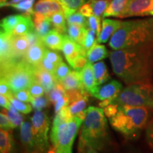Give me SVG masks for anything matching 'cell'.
<instances>
[{
  "label": "cell",
  "instance_id": "cell-1",
  "mask_svg": "<svg viewBox=\"0 0 153 153\" xmlns=\"http://www.w3.org/2000/svg\"><path fill=\"white\" fill-rule=\"evenodd\" d=\"M109 57L113 71L127 85L152 82L153 50H114L110 53Z\"/></svg>",
  "mask_w": 153,
  "mask_h": 153
},
{
  "label": "cell",
  "instance_id": "cell-2",
  "mask_svg": "<svg viewBox=\"0 0 153 153\" xmlns=\"http://www.w3.org/2000/svg\"><path fill=\"white\" fill-rule=\"evenodd\" d=\"M114 50L147 48L153 50V17L123 22L109 41Z\"/></svg>",
  "mask_w": 153,
  "mask_h": 153
},
{
  "label": "cell",
  "instance_id": "cell-3",
  "mask_svg": "<svg viewBox=\"0 0 153 153\" xmlns=\"http://www.w3.org/2000/svg\"><path fill=\"white\" fill-rule=\"evenodd\" d=\"M80 136L99 152H106L111 149L113 143L103 108L94 106L87 108Z\"/></svg>",
  "mask_w": 153,
  "mask_h": 153
},
{
  "label": "cell",
  "instance_id": "cell-4",
  "mask_svg": "<svg viewBox=\"0 0 153 153\" xmlns=\"http://www.w3.org/2000/svg\"><path fill=\"white\" fill-rule=\"evenodd\" d=\"M150 110L144 107L119 106L117 114L110 118V123L126 138L133 139L148 125Z\"/></svg>",
  "mask_w": 153,
  "mask_h": 153
},
{
  "label": "cell",
  "instance_id": "cell-5",
  "mask_svg": "<svg viewBox=\"0 0 153 153\" xmlns=\"http://www.w3.org/2000/svg\"><path fill=\"white\" fill-rule=\"evenodd\" d=\"M36 67L23 59L1 64V79L8 84L13 93L28 89L36 81Z\"/></svg>",
  "mask_w": 153,
  "mask_h": 153
},
{
  "label": "cell",
  "instance_id": "cell-6",
  "mask_svg": "<svg viewBox=\"0 0 153 153\" xmlns=\"http://www.w3.org/2000/svg\"><path fill=\"white\" fill-rule=\"evenodd\" d=\"M114 103L122 105L144 107L153 111V85L134 84L124 88Z\"/></svg>",
  "mask_w": 153,
  "mask_h": 153
},
{
  "label": "cell",
  "instance_id": "cell-7",
  "mask_svg": "<svg viewBox=\"0 0 153 153\" xmlns=\"http://www.w3.org/2000/svg\"><path fill=\"white\" fill-rule=\"evenodd\" d=\"M83 120L74 116L71 120L53 126L51 140L56 153H72V145Z\"/></svg>",
  "mask_w": 153,
  "mask_h": 153
},
{
  "label": "cell",
  "instance_id": "cell-8",
  "mask_svg": "<svg viewBox=\"0 0 153 153\" xmlns=\"http://www.w3.org/2000/svg\"><path fill=\"white\" fill-rule=\"evenodd\" d=\"M32 128L36 146L41 153H48L49 150V119L45 112L36 110L31 118Z\"/></svg>",
  "mask_w": 153,
  "mask_h": 153
},
{
  "label": "cell",
  "instance_id": "cell-9",
  "mask_svg": "<svg viewBox=\"0 0 153 153\" xmlns=\"http://www.w3.org/2000/svg\"><path fill=\"white\" fill-rule=\"evenodd\" d=\"M153 8V0H128L127 5L119 18L148 16Z\"/></svg>",
  "mask_w": 153,
  "mask_h": 153
},
{
  "label": "cell",
  "instance_id": "cell-10",
  "mask_svg": "<svg viewBox=\"0 0 153 153\" xmlns=\"http://www.w3.org/2000/svg\"><path fill=\"white\" fill-rule=\"evenodd\" d=\"M20 139L24 153H41L36 146L32 123L24 121L20 128Z\"/></svg>",
  "mask_w": 153,
  "mask_h": 153
},
{
  "label": "cell",
  "instance_id": "cell-11",
  "mask_svg": "<svg viewBox=\"0 0 153 153\" xmlns=\"http://www.w3.org/2000/svg\"><path fill=\"white\" fill-rule=\"evenodd\" d=\"M123 89V85L120 82L116 80H112L102 87H99L97 91L94 94L93 97L101 101L112 99L114 102Z\"/></svg>",
  "mask_w": 153,
  "mask_h": 153
},
{
  "label": "cell",
  "instance_id": "cell-12",
  "mask_svg": "<svg viewBox=\"0 0 153 153\" xmlns=\"http://www.w3.org/2000/svg\"><path fill=\"white\" fill-rule=\"evenodd\" d=\"M12 34L1 30L0 33V57L1 64L14 61L16 59L12 46Z\"/></svg>",
  "mask_w": 153,
  "mask_h": 153
},
{
  "label": "cell",
  "instance_id": "cell-13",
  "mask_svg": "<svg viewBox=\"0 0 153 153\" xmlns=\"http://www.w3.org/2000/svg\"><path fill=\"white\" fill-rule=\"evenodd\" d=\"M123 22L116 19H103L101 24V30L100 34L97 37V43H105L111 38L113 35L116 33L121 26Z\"/></svg>",
  "mask_w": 153,
  "mask_h": 153
},
{
  "label": "cell",
  "instance_id": "cell-14",
  "mask_svg": "<svg viewBox=\"0 0 153 153\" xmlns=\"http://www.w3.org/2000/svg\"><path fill=\"white\" fill-rule=\"evenodd\" d=\"M33 14H41L51 17L57 12L63 11L62 7L55 0H38L33 6Z\"/></svg>",
  "mask_w": 153,
  "mask_h": 153
},
{
  "label": "cell",
  "instance_id": "cell-15",
  "mask_svg": "<svg viewBox=\"0 0 153 153\" xmlns=\"http://www.w3.org/2000/svg\"><path fill=\"white\" fill-rule=\"evenodd\" d=\"M45 49L46 48L43 44V41H41L39 43L30 46L25 55L24 59L30 65L33 67L39 66L44 56Z\"/></svg>",
  "mask_w": 153,
  "mask_h": 153
},
{
  "label": "cell",
  "instance_id": "cell-16",
  "mask_svg": "<svg viewBox=\"0 0 153 153\" xmlns=\"http://www.w3.org/2000/svg\"><path fill=\"white\" fill-rule=\"evenodd\" d=\"M35 76L36 81L44 88L46 94L52 90L57 82L53 73L44 70L40 65L36 67Z\"/></svg>",
  "mask_w": 153,
  "mask_h": 153
},
{
  "label": "cell",
  "instance_id": "cell-17",
  "mask_svg": "<svg viewBox=\"0 0 153 153\" xmlns=\"http://www.w3.org/2000/svg\"><path fill=\"white\" fill-rule=\"evenodd\" d=\"M80 73H81L82 81L84 87L91 96H93L94 94L97 91L99 87L96 82L94 75L93 67L91 65V63L88 62L87 65L80 72Z\"/></svg>",
  "mask_w": 153,
  "mask_h": 153
},
{
  "label": "cell",
  "instance_id": "cell-18",
  "mask_svg": "<svg viewBox=\"0 0 153 153\" xmlns=\"http://www.w3.org/2000/svg\"><path fill=\"white\" fill-rule=\"evenodd\" d=\"M65 36L53 29L45 37L42 38V41L45 46L53 51H62L64 43Z\"/></svg>",
  "mask_w": 153,
  "mask_h": 153
},
{
  "label": "cell",
  "instance_id": "cell-19",
  "mask_svg": "<svg viewBox=\"0 0 153 153\" xmlns=\"http://www.w3.org/2000/svg\"><path fill=\"white\" fill-rule=\"evenodd\" d=\"M31 15L23 14V17L12 32L13 36H26L30 32L35 30V24Z\"/></svg>",
  "mask_w": 153,
  "mask_h": 153
},
{
  "label": "cell",
  "instance_id": "cell-20",
  "mask_svg": "<svg viewBox=\"0 0 153 153\" xmlns=\"http://www.w3.org/2000/svg\"><path fill=\"white\" fill-rule=\"evenodd\" d=\"M12 46L16 59H23L30 48L26 36H13Z\"/></svg>",
  "mask_w": 153,
  "mask_h": 153
},
{
  "label": "cell",
  "instance_id": "cell-21",
  "mask_svg": "<svg viewBox=\"0 0 153 153\" xmlns=\"http://www.w3.org/2000/svg\"><path fill=\"white\" fill-rule=\"evenodd\" d=\"M60 82L66 91L85 87L82 81L81 73L76 70H72Z\"/></svg>",
  "mask_w": 153,
  "mask_h": 153
},
{
  "label": "cell",
  "instance_id": "cell-22",
  "mask_svg": "<svg viewBox=\"0 0 153 153\" xmlns=\"http://www.w3.org/2000/svg\"><path fill=\"white\" fill-rule=\"evenodd\" d=\"M87 27L78 24H68V36L72 41H75L80 45H83L87 33Z\"/></svg>",
  "mask_w": 153,
  "mask_h": 153
},
{
  "label": "cell",
  "instance_id": "cell-23",
  "mask_svg": "<svg viewBox=\"0 0 153 153\" xmlns=\"http://www.w3.org/2000/svg\"><path fill=\"white\" fill-rule=\"evenodd\" d=\"M128 0H111L109 5L106 9L103 16V19L106 17H118L120 16Z\"/></svg>",
  "mask_w": 153,
  "mask_h": 153
},
{
  "label": "cell",
  "instance_id": "cell-24",
  "mask_svg": "<svg viewBox=\"0 0 153 153\" xmlns=\"http://www.w3.org/2000/svg\"><path fill=\"white\" fill-rule=\"evenodd\" d=\"M108 55V51L104 45L96 43L94 46L88 51L87 57L89 62L94 63L106 58Z\"/></svg>",
  "mask_w": 153,
  "mask_h": 153
},
{
  "label": "cell",
  "instance_id": "cell-25",
  "mask_svg": "<svg viewBox=\"0 0 153 153\" xmlns=\"http://www.w3.org/2000/svg\"><path fill=\"white\" fill-rule=\"evenodd\" d=\"M14 139L10 131L1 129L0 132V153H12Z\"/></svg>",
  "mask_w": 153,
  "mask_h": 153
},
{
  "label": "cell",
  "instance_id": "cell-26",
  "mask_svg": "<svg viewBox=\"0 0 153 153\" xmlns=\"http://www.w3.org/2000/svg\"><path fill=\"white\" fill-rule=\"evenodd\" d=\"M93 67L94 75L97 85H101L109 79L110 76L108 69L104 62H98L95 63Z\"/></svg>",
  "mask_w": 153,
  "mask_h": 153
},
{
  "label": "cell",
  "instance_id": "cell-27",
  "mask_svg": "<svg viewBox=\"0 0 153 153\" xmlns=\"http://www.w3.org/2000/svg\"><path fill=\"white\" fill-rule=\"evenodd\" d=\"M50 19L52 23L53 29L57 30L62 35H67L66 33L68 32V28L66 25L67 20L65 15L63 11L55 13L50 17Z\"/></svg>",
  "mask_w": 153,
  "mask_h": 153
},
{
  "label": "cell",
  "instance_id": "cell-28",
  "mask_svg": "<svg viewBox=\"0 0 153 153\" xmlns=\"http://www.w3.org/2000/svg\"><path fill=\"white\" fill-rule=\"evenodd\" d=\"M23 17L22 14H14L9 15V16H6L5 18L1 20V30L5 32V33L12 34L13 30L14 28L18 24L19 21L22 19Z\"/></svg>",
  "mask_w": 153,
  "mask_h": 153
},
{
  "label": "cell",
  "instance_id": "cell-29",
  "mask_svg": "<svg viewBox=\"0 0 153 153\" xmlns=\"http://www.w3.org/2000/svg\"><path fill=\"white\" fill-rule=\"evenodd\" d=\"M58 1L62 7L63 12L65 17L72 13L76 12L87 0H55Z\"/></svg>",
  "mask_w": 153,
  "mask_h": 153
},
{
  "label": "cell",
  "instance_id": "cell-30",
  "mask_svg": "<svg viewBox=\"0 0 153 153\" xmlns=\"http://www.w3.org/2000/svg\"><path fill=\"white\" fill-rule=\"evenodd\" d=\"M34 24H35L36 33L41 39L45 37L51 30H52L51 28L53 27V25L50 17H46L41 21L35 22Z\"/></svg>",
  "mask_w": 153,
  "mask_h": 153
},
{
  "label": "cell",
  "instance_id": "cell-31",
  "mask_svg": "<svg viewBox=\"0 0 153 153\" xmlns=\"http://www.w3.org/2000/svg\"><path fill=\"white\" fill-rule=\"evenodd\" d=\"M93 9L94 15L98 18H103L104 14L110 4V0H88Z\"/></svg>",
  "mask_w": 153,
  "mask_h": 153
},
{
  "label": "cell",
  "instance_id": "cell-32",
  "mask_svg": "<svg viewBox=\"0 0 153 153\" xmlns=\"http://www.w3.org/2000/svg\"><path fill=\"white\" fill-rule=\"evenodd\" d=\"M4 113V114L8 116L9 119L14 125V128L18 127V126H21L22 124L24 122V118L23 116L19 113V111L16 109L15 107L11 104L10 108L9 109H1V111Z\"/></svg>",
  "mask_w": 153,
  "mask_h": 153
},
{
  "label": "cell",
  "instance_id": "cell-33",
  "mask_svg": "<svg viewBox=\"0 0 153 153\" xmlns=\"http://www.w3.org/2000/svg\"><path fill=\"white\" fill-rule=\"evenodd\" d=\"M88 99H89V97H83L77 99V100L73 101V102L70 103L68 107L72 116H76V115L79 113L85 110Z\"/></svg>",
  "mask_w": 153,
  "mask_h": 153
},
{
  "label": "cell",
  "instance_id": "cell-34",
  "mask_svg": "<svg viewBox=\"0 0 153 153\" xmlns=\"http://www.w3.org/2000/svg\"><path fill=\"white\" fill-rule=\"evenodd\" d=\"M34 2H35V0H22L20 2L12 4L11 7L21 11V12H23L24 14L31 15L33 16Z\"/></svg>",
  "mask_w": 153,
  "mask_h": 153
},
{
  "label": "cell",
  "instance_id": "cell-35",
  "mask_svg": "<svg viewBox=\"0 0 153 153\" xmlns=\"http://www.w3.org/2000/svg\"><path fill=\"white\" fill-rule=\"evenodd\" d=\"M66 20L68 24H78L85 27H87V17L80 14L78 11L67 16Z\"/></svg>",
  "mask_w": 153,
  "mask_h": 153
},
{
  "label": "cell",
  "instance_id": "cell-36",
  "mask_svg": "<svg viewBox=\"0 0 153 153\" xmlns=\"http://www.w3.org/2000/svg\"><path fill=\"white\" fill-rule=\"evenodd\" d=\"M11 104L14 106L19 112H22V114H28L31 112L33 109V106H31L30 104H27V102H24L19 99H17L14 96L9 98Z\"/></svg>",
  "mask_w": 153,
  "mask_h": 153
},
{
  "label": "cell",
  "instance_id": "cell-37",
  "mask_svg": "<svg viewBox=\"0 0 153 153\" xmlns=\"http://www.w3.org/2000/svg\"><path fill=\"white\" fill-rule=\"evenodd\" d=\"M71 71L72 70L65 63L62 62L56 67L53 75L57 82H61Z\"/></svg>",
  "mask_w": 153,
  "mask_h": 153
},
{
  "label": "cell",
  "instance_id": "cell-38",
  "mask_svg": "<svg viewBox=\"0 0 153 153\" xmlns=\"http://www.w3.org/2000/svg\"><path fill=\"white\" fill-rule=\"evenodd\" d=\"M96 36H97V35L94 30H91L89 28H87V33H86L85 41H84L82 46L85 48L87 53L94 46V45L97 43V39H96Z\"/></svg>",
  "mask_w": 153,
  "mask_h": 153
},
{
  "label": "cell",
  "instance_id": "cell-39",
  "mask_svg": "<svg viewBox=\"0 0 153 153\" xmlns=\"http://www.w3.org/2000/svg\"><path fill=\"white\" fill-rule=\"evenodd\" d=\"M87 28H89L91 30H94L96 33H97V37H98L101 30V19L98 18L94 15L87 18Z\"/></svg>",
  "mask_w": 153,
  "mask_h": 153
},
{
  "label": "cell",
  "instance_id": "cell-40",
  "mask_svg": "<svg viewBox=\"0 0 153 153\" xmlns=\"http://www.w3.org/2000/svg\"><path fill=\"white\" fill-rule=\"evenodd\" d=\"M44 57H46L50 62H53V64L56 65L57 66L60 62H63L62 58L61 55L56 51H53V50L45 49V53H44Z\"/></svg>",
  "mask_w": 153,
  "mask_h": 153
},
{
  "label": "cell",
  "instance_id": "cell-41",
  "mask_svg": "<svg viewBox=\"0 0 153 153\" xmlns=\"http://www.w3.org/2000/svg\"><path fill=\"white\" fill-rule=\"evenodd\" d=\"M50 103V101L48 98L44 96H41V97H36V98H33L31 101L32 106L36 110H41L43 108H45L48 106V105Z\"/></svg>",
  "mask_w": 153,
  "mask_h": 153
},
{
  "label": "cell",
  "instance_id": "cell-42",
  "mask_svg": "<svg viewBox=\"0 0 153 153\" xmlns=\"http://www.w3.org/2000/svg\"><path fill=\"white\" fill-rule=\"evenodd\" d=\"M88 62H89V61H88L87 57L79 55L74 60V62L71 65V67L73 68L74 70L81 72L83 70V68L87 65Z\"/></svg>",
  "mask_w": 153,
  "mask_h": 153
},
{
  "label": "cell",
  "instance_id": "cell-43",
  "mask_svg": "<svg viewBox=\"0 0 153 153\" xmlns=\"http://www.w3.org/2000/svg\"><path fill=\"white\" fill-rule=\"evenodd\" d=\"M29 93L32 98H36V97H41L43 96L44 93L45 92L44 88L40 85L37 82H35L28 89Z\"/></svg>",
  "mask_w": 153,
  "mask_h": 153
},
{
  "label": "cell",
  "instance_id": "cell-44",
  "mask_svg": "<svg viewBox=\"0 0 153 153\" xmlns=\"http://www.w3.org/2000/svg\"><path fill=\"white\" fill-rule=\"evenodd\" d=\"M145 128L146 140L150 148L153 150V117L149 120Z\"/></svg>",
  "mask_w": 153,
  "mask_h": 153
},
{
  "label": "cell",
  "instance_id": "cell-45",
  "mask_svg": "<svg viewBox=\"0 0 153 153\" xmlns=\"http://www.w3.org/2000/svg\"><path fill=\"white\" fill-rule=\"evenodd\" d=\"M0 125H1V129L3 130L11 131V129L14 128V125L9 119L8 116L3 112H1L0 114Z\"/></svg>",
  "mask_w": 153,
  "mask_h": 153
},
{
  "label": "cell",
  "instance_id": "cell-46",
  "mask_svg": "<svg viewBox=\"0 0 153 153\" xmlns=\"http://www.w3.org/2000/svg\"><path fill=\"white\" fill-rule=\"evenodd\" d=\"M14 96L17 99H19V100L22 101H24V102L31 103L32 99H33L32 97L30 94L28 89H24V90L14 92Z\"/></svg>",
  "mask_w": 153,
  "mask_h": 153
},
{
  "label": "cell",
  "instance_id": "cell-47",
  "mask_svg": "<svg viewBox=\"0 0 153 153\" xmlns=\"http://www.w3.org/2000/svg\"><path fill=\"white\" fill-rule=\"evenodd\" d=\"M118 106H119L118 104H116V103H112V104L105 107L104 109L105 116L109 118L114 117L115 115L118 113Z\"/></svg>",
  "mask_w": 153,
  "mask_h": 153
},
{
  "label": "cell",
  "instance_id": "cell-48",
  "mask_svg": "<svg viewBox=\"0 0 153 153\" xmlns=\"http://www.w3.org/2000/svg\"><path fill=\"white\" fill-rule=\"evenodd\" d=\"M78 11H79L80 14L83 15V16L87 17V18H89V17H90L94 15L92 7H91V4L88 2V1L85 4H84L79 9Z\"/></svg>",
  "mask_w": 153,
  "mask_h": 153
},
{
  "label": "cell",
  "instance_id": "cell-49",
  "mask_svg": "<svg viewBox=\"0 0 153 153\" xmlns=\"http://www.w3.org/2000/svg\"><path fill=\"white\" fill-rule=\"evenodd\" d=\"M0 93H1V94L7 97L9 99L12 97V96H14V93L11 91V88L9 87L8 84L4 80L1 79V82H0Z\"/></svg>",
  "mask_w": 153,
  "mask_h": 153
},
{
  "label": "cell",
  "instance_id": "cell-50",
  "mask_svg": "<svg viewBox=\"0 0 153 153\" xmlns=\"http://www.w3.org/2000/svg\"><path fill=\"white\" fill-rule=\"evenodd\" d=\"M40 66L42 68H43L44 70H47L51 73H54L55 69H56L57 65H56L53 64V62H50V61L48 60L46 57L43 56V59H42L41 63H40Z\"/></svg>",
  "mask_w": 153,
  "mask_h": 153
},
{
  "label": "cell",
  "instance_id": "cell-51",
  "mask_svg": "<svg viewBox=\"0 0 153 153\" xmlns=\"http://www.w3.org/2000/svg\"><path fill=\"white\" fill-rule=\"evenodd\" d=\"M0 104H1V108H6V109H9L11 106V101L8 97L4 95L1 94L0 96Z\"/></svg>",
  "mask_w": 153,
  "mask_h": 153
},
{
  "label": "cell",
  "instance_id": "cell-52",
  "mask_svg": "<svg viewBox=\"0 0 153 153\" xmlns=\"http://www.w3.org/2000/svg\"><path fill=\"white\" fill-rule=\"evenodd\" d=\"M77 153H86L85 151V142L84 139L80 136L78 144V152Z\"/></svg>",
  "mask_w": 153,
  "mask_h": 153
},
{
  "label": "cell",
  "instance_id": "cell-53",
  "mask_svg": "<svg viewBox=\"0 0 153 153\" xmlns=\"http://www.w3.org/2000/svg\"><path fill=\"white\" fill-rule=\"evenodd\" d=\"M114 103V101L112 99H105V100H102L101 102L99 103V108H104L105 107H106L108 105Z\"/></svg>",
  "mask_w": 153,
  "mask_h": 153
},
{
  "label": "cell",
  "instance_id": "cell-54",
  "mask_svg": "<svg viewBox=\"0 0 153 153\" xmlns=\"http://www.w3.org/2000/svg\"><path fill=\"white\" fill-rule=\"evenodd\" d=\"M85 151L86 153H99L96 149H94L91 145L85 143Z\"/></svg>",
  "mask_w": 153,
  "mask_h": 153
},
{
  "label": "cell",
  "instance_id": "cell-55",
  "mask_svg": "<svg viewBox=\"0 0 153 153\" xmlns=\"http://www.w3.org/2000/svg\"><path fill=\"white\" fill-rule=\"evenodd\" d=\"M21 1H22V0H9V2L6 5V7H11L12 4H15L20 2Z\"/></svg>",
  "mask_w": 153,
  "mask_h": 153
},
{
  "label": "cell",
  "instance_id": "cell-56",
  "mask_svg": "<svg viewBox=\"0 0 153 153\" xmlns=\"http://www.w3.org/2000/svg\"><path fill=\"white\" fill-rule=\"evenodd\" d=\"M9 0H0V6H1V8L2 7H5L7 4L9 2Z\"/></svg>",
  "mask_w": 153,
  "mask_h": 153
},
{
  "label": "cell",
  "instance_id": "cell-57",
  "mask_svg": "<svg viewBox=\"0 0 153 153\" xmlns=\"http://www.w3.org/2000/svg\"><path fill=\"white\" fill-rule=\"evenodd\" d=\"M48 153H56L55 152V150L54 148V147L53 145H51V147L49 148V150L48 151Z\"/></svg>",
  "mask_w": 153,
  "mask_h": 153
},
{
  "label": "cell",
  "instance_id": "cell-58",
  "mask_svg": "<svg viewBox=\"0 0 153 153\" xmlns=\"http://www.w3.org/2000/svg\"><path fill=\"white\" fill-rule=\"evenodd\" d=\"M148 16H153V8L150 11V12H149V15H148Z\"/></svg>",
  "mask_w": 153,
  "mask_h": 153
}]
</instances>
